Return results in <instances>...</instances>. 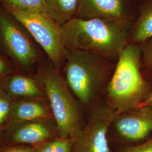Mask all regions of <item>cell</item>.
I'll return each instance as SVG.
<instances>
[{"instance_id": "e0dca14e", "label": "cell", "mask_w": 152, "mask_h": 152, "mask_svg": "<svg viewBox=\"0 0 152 152\" xmlns=\"http://www.w3.org/2000/svg\"><path fill=\"white\" fill-rule=\"evenodd\" d=\"M114 152H152V138L137 145L117 147Z\"/></svg>"}, {"instance_id": "9c48e42d", "label": "cell", "mask_w": 152, "mask_h": 152, "mask_svg": "<svg viewBox=\"0 0 152 152\" xmlns=\"http://www.w3.org/2000/svg\"><path fill=\"white\" fill-rule=\"evenodd\" d=\"M75 17L128 23L127 0H78Z\"/></svg>"}, {"instance_id": "ffe728a7", "label": "cell", "mask_w": 152, "mask_h": 152, "mask_svg": "<svg viewBox=\"0 0 152 152\" xmlns=\"http://www.w3.org/2000/svg\"><path fill=\"white\" fill-rule=\"evenodd\" d=\"M143 51L149 65L152 68V41L144 47Z\"/></svg>"}, {"instance_id": "d6986e66", "label": "cell", "mask_w": 152, "mask_h": 152, "mask_svg": "<svg viewBox=\"0 0 152 152\" xmlns=\"http://www.w3.org/2000/svg\"><path fill=\"white\" fill-rule=\"evenodd\" d=\"M2 152H37L36 149L28 146H13L7 147L4 149Z\"/></svg>"}, {"instance_id": "4fadbf2b", "label": "cell", "mask_w": 152, "mask_h": 152, "mask_svg": "<svg viewBox=\"0 0 152 152\" xmlns=\"http://www.w3.org/2000/svg\"><path fill=\"white\" fill-rule=\"evenodd\" d=\"M6 88L11 95L19 97H38L42 94L35 81L31 78L20 75L12 77L7 82Z\"/></svg>"}, {"instance_id": "9a60e30c", "label": "cell", "mask_w": 152, "mask_h": 152, "mask_svg": "<svg viewBox=\"0 0 152 152\" xmlns=\"http://www.w3.org/2000/svg\"><path fill=\"white\" fill-rule=\"evenodd\" d=\"M0 1L7 6L10 10L46 12L44 0H0Z\"/></svg>"}, {"instance_id": "3957f363", "label": "cell", "mask_w": 152, "mask_h": 152, "mask_svg": "<svg viewBox=\"0 0 152 152\" xmlns=\"http://www.w3.org/2000/svg\"><path fill=\"white\" fill-rule=\"evenodd\" d=\"M141 50L137 45H126L105 89L103 101L117 114L139 107L152 91L141 72Z\"/></svg>"}, {"instance_id": "7402d4cb", "label": "cell", "mask_w": 152, "mask_h": 152, "mask_svg": "<svg viewBox=\"0 0 152 152\" xmlns=\"http://www.w3.org/2000/svg\"><path fill=\"white\" fill-rule=\"evenodd\" d=\"M6 70H7L6 64L4 62V61L0 58V76L4 74Z\"/></svg>"}, {"instance_id": "2e32d148", "label": "cell", "mask_w": 152, "mask_h": 152, "mask_svg": "<svg viewBox=\"0 0 152 152\" xmlns=\"http://www.w3.org/2000/svg\"><path fill=\"white\" fill-rule=\"evenodd\" d=\"M73 138L58 137L39 145L37 152H72Z\"/></svg>"}, {"instance_id": "8fae6325", "label": "cell", "mask_w": 152, "mask_h": 152, "mask_svg": "<svg viewBox=\"0 0 152 152\" xmlns=\"http://www.w3.org/2000/svg\"><path fill=\"white\" fill-rule=\"evenodd\" d=\"M10 114L19 121H36L47 120L50 114L46 107L36 101H24L11 106Z\"/></svg>"}, {"instance_id": "5bb4252c", "label": "cell", "mask_w": 152, "mask_h": 152, "mask_svg": "<svg viewBox=\"0 0 152 152\" xmlns=\"http://www.w3.org/2000/svg\"><path fill=\"white\" fill-rule=\"evenodd\" d=\"M152 38V5L142 12L132 34L130 44L145 42Z\"/></svg>"}, {"instance_id": "52a82bcc", "label": "cell", "mask_w": 152, "mask_h": 152, "mask_svg": "<svg viewBox=\"0 0 152 152\" xmlns=\"http://www.w3.org/2000/svg\"><path fill=\"white\" fill-rule=\"evenodd\" d=\"M152 132V106L133 109L117 114L110 126L109 141L118 147L140 144Z\"/></svg>"}, {"instance_id": "8992f818", "label": "cell", "mask_w": 152, "mask_h": 152, "mask_svg": "<svg viewBox=\"0 0 152 152\" xmlns=\"http://www.w3.org/2000/svg\"><path fill=\"white\" fill-rule=\"evenodd\" d=\"M117 114L104 101L95 105L86 113L85 124L73 138L72 152H111L109 129Z\"/></svg>"}, {"instance_id": "7a4b0ae2", "label": "cell", "mask_w": 152, "mask_h": 152, "mask_svg": "<svg viewBox=\"0 0 152 152\" xmlns=\"http://www.w3.org/2000/svg\"><path fill=\"white\" fill-rule=\"evenodd\" d=\"M115 63L91 53L66 50L64 79L86 113L103 101Z\"/></svg>"}, {"instance_id": "5b68a950", "label": "cell", "mask_w": 152, "mask_h": 152, "mask_svg": "<svg viewBox=\"0 0 152 152\" xmlns=\"http://www.w3.org/2000/svg\"><path fill=\"white\" fill-rule=\"evenodd\" d=\"M12 15L25 27L59 71L65 61L66 49L60 25L46 12L10 10Z\"/></svg>"}, {"instance_id": "44dd1931", "label": "cell", "mask_w": 152, "mask_h": 152, "mask_svg": "<svg viewBox=\"0 0 152 152\" xmlns=\"http://www.w3.org/2000/svg\"><path fill=\"white\" fill-rule=\"evenodd\" d=\"M145 106H152V91L149 94V95L148 96V97L146 99V100L142 103H141L139 107H145Z\"/></svg>"}, {"instance_id": "ac0fdd59", "label": "cell", "mask_w": 152, "mask_h": 152, "mask_svg": "<svg viewBox=\"0 0 152 152\" xmlns=\"http://www.w3.org/2000/svg\"><path fill=\"white\" fill-rule=\"evenodd\" d=\"M11 108L9 98L4 94H0V126L5 124L10 114Z\"/></svg>"}, {"instance_id": "7c38bea8", "label": "cell", "mask_w": 152, "mask_h": 152, "mask_svg": "<svg viewBox=\"0 0 152 152\" xmlns=\"http://www.w3.org/2000/svg\"><path fill=\"white\" fill-rule=\"evenodd\" d=\"M78 0H44L46 12L60 26L76 15Z\"/></svg>"}, {"instance_id": "277c9868", "label": "cell", "mask_w": 152, "mask_h": 152, "mask_svg": "<svg viewBox=\"0 0 152 152\" xmlns=\"http://www.w3.org/2000/svg\"><path fill=\"white\" fill-rule=\"evenodd\" d=\"M41 81L59 136L75 138L85 124V111L57 70H45Z\"/></svg>"}, {"instance_id": "603a6c76", "label": "cell", "mask_w": 152, "mask_h": 152, "mask_svg": "<svg viewBox=\"0 0 152 152\" xmlns=\"http://www.w3.org/2000/svg\"><path fill=\"white\" fill-rule=\"evenodd\" d=\"M1 130H0V137H1Z\"/></svg>"}, {"instance_id": "ba28073f", "label": "cell", "mask_w": 152, "mask_h": 152, "mask_svg": "<svg viewBox=\"0 0 152 152\" xmlns=\"http://www.w3.org/2000/svg\"><path fill=\"white\" fill-rule=\"evenodd\" d=\"M0 37L9 54L22 65L33 63L37 53L26 34L0 11Z\"/></svg>"}, {"instance_id": "6da1fadb", "label": "cell", "mask_w": 152, "mask_h": 152, "mask_svg": "<svg viewBox=\"0 0 152 152\" xmlns=\"http://www.w3.org/2000/svg\"><path fill=\"white\" fill-rule=\"evenodd\" d=\"M61 28L66 50L91 53L114 63L129 44L128 23L74 17Z\"/></svg>"}, {"instance_id": "30bf717a", "label": "cell", "mask_w": 152, "mask_h": 152, "mask_svg": "<svg viewBox=\"0 0 152 152\" xmlns=\"http://www.w3.org/2000/svg\"><path fill=\"white\" fill-rule=\"evenodd\" d=\"M45 120L31 121L17 128L12 134V141L16 144L40 145L51 140L53 129Z\"/></svg>"}]
</instances>
